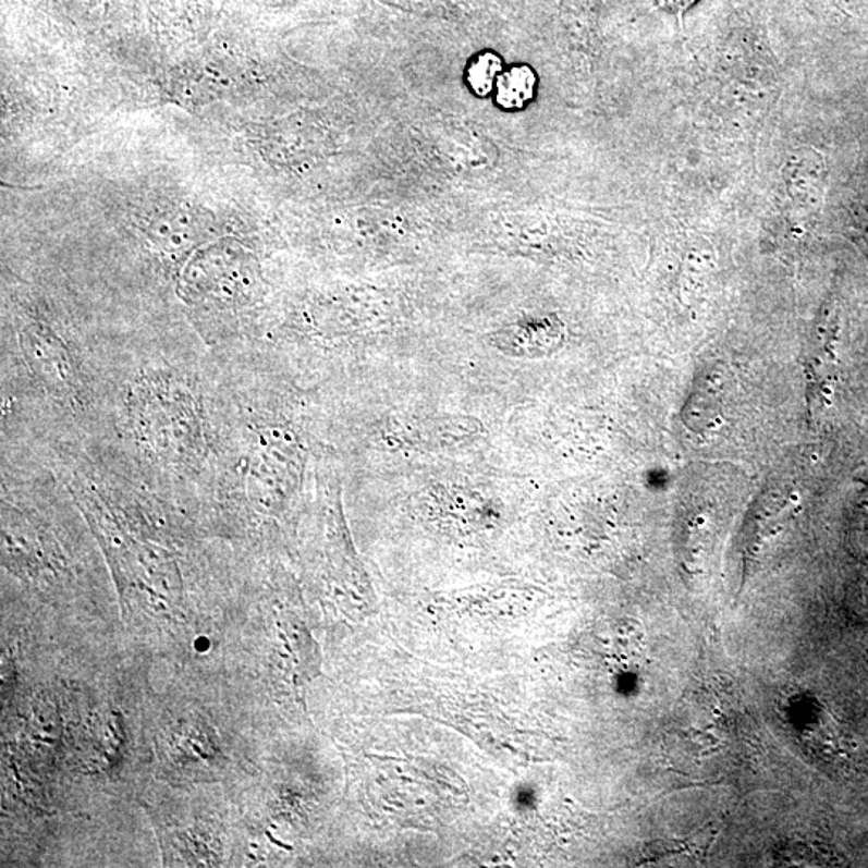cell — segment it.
Listing matches in <instances>:
<instances>
[{"mask_svg":"<svg viewBox=\"0 0 868 868\" xmlns=\"http://www.w3.org/2000/svg\"><path fill=\"white\" fill-rule=\"evenodd\" d=\"M537 76L528 65H515L503 71L496 86V105L505 111H519L535 100Z\"/></svg>","mask_w":868,"mask_h":868,"instance_id":"cell-3","label":"cell"},{"mask_svg":"<svg viewBox=\"0 0 868 868\" xmlns=\"http://www.w3.org/2000/svg\"><path fill=\"white\" fill-rule=\"evenodd\" d=\"M697 2L698 0H657V5L664 12L682 19Z\"/></svg>","mask_w":868,"mask_h":868,"instance_id":"cell-5","label":"cell"},{"mask_svg":"<svg viewBox=\"0 0 868 868\" xmlns=\"http://www.w3.org/2000/svg\"><path fill=\"white\" fill-rule=\"evenodd\" d=\"M503 73V62L501 56H498L491 50L478 53L468 63L467 73H465V81H467L468 89L475 94L476 97L491 96L498 86L499 77Z\"/></svg>","mask_w":868,"mask_h":868,"instance_id":"cell-4","label":"cell"},{"mask_svg":"<svg viewBox=\"0 0 868 868\" xmlns=\"http://www.w3.org/2000/svg\"><path fill=\"white\" fill-rule=\"evenodd\" d=\"M795 502L792 499L783 498H765L756 505L755 512L751 513L748 526H746V566L751 565L753 560L758 555L759 549L762 543L775 535L783 523L788 519L790 513L795 509Z\"/></svg>","mask_w":868,"mask_h":868,"instance_id":"cell-2","label":"cell"},{"mask_svg":"<svg viewBox=\"0 0 868 868\" xmlns=\"http://www.w3.org/2000/svg\"><path fill=\"white\" fill-rule=\"evenodd\" d=\"M107 445L182 505L211 503L221 452L218 360L188 327H142L121 341Z\"/></svg>","mask_w":868,"mask_h":868,"instance_id":"cell-1","label":"cell"}]
</instances>
